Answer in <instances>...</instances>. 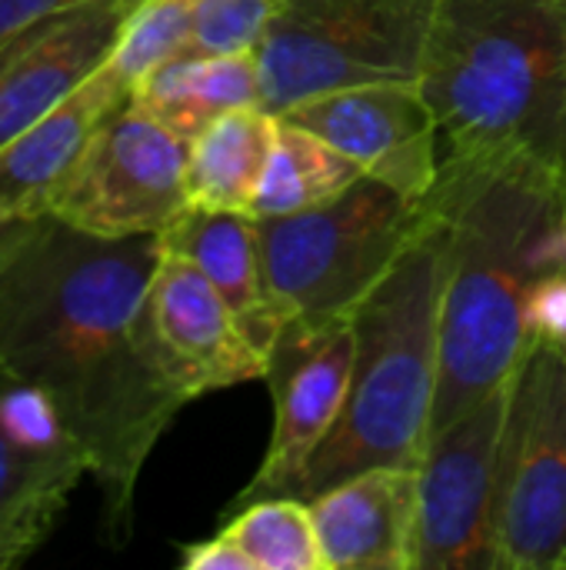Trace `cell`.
<instances>
[{
    "mask_svg": "<svg viewBox=\"0 0 566 570\" xmlns=\"http://www.w3.org/2000/svg\"><path fill=\"white\" fill-rule=\"evenodd\" d=\"M160 254V234L97 237L53 214L0 234V364L83 448L113 548L130 538L143 464L190 404L147 327Z\"/></svg>",
    "mask_w": 566,
    "mask_h": 570,
    "instance_id": "obj_1",
    "label": "cell"
},
{
    "mask_svg": "<svg viewBox=\"0 0 566 570\" xmlns=\"http://www.w3.org/2000/svg\"><path fill=\"white\" fill-rule=\"evenodd\" d=\"M564 187L520 160L440 157L430 200L450 220L440 381L430 434L510 384L527 347V291L560 264Z\"/></svg>",
    "mask_w": 566,
    "mask_h": 570,
    "instance_id": "obj_2",
    "label": "cell"
},
{
    "mask_svg": "<svg viewBox=\"0 0 566 570\" xmlns=\"http://www.w3.org/2000/svg\"><path fill=\"white\" fill-rule=\"evenodd\" d=\"M420 87L444 157L520 160L566 190V0H440Z\"/></svg>",
    "mask_w": 566,
    "mask_h": 570,
    "instance_id": "obj_3",
    "label": "cell"
},
{
    "mask_svg": "<svg viewBox=\"0 0 566 570\" xmlns=\"http://www.w3.org/2000/svg\"><path fill=\"white\" fill-rule=\"evenodd\" d=\"M447 264L450 220L434 204L430 224L350 314L357 344L350 391L334 431L297 478L294 498L310 501L367 468L420 464L440 381Z\"/></svg>",
    "mask_w": 566,
    "mask_h": 570,
    "instance_id": "obj_4",
    "label": "cell"
},
{
    "mask_svg": "<svg viewBox=\"0 0 566 570\" xmlns=\"http://www.w3.org/2000/svg\"><path fill=\"white\" fill-rule=\"evenodd\" d=\"M434 204L360 177L324 207L257 217L274 294L300 321L350 317L430 224Z\"/></svg>",
    "mask_w": 566,
    "mask_h": 570,
    "instance_id": "obj_5",
    "label": "cell"
},
{
    "mask_svg": "<svg viewBox=\"0 0 566 570\" xmlns=\"http://www.w3.org/2000/svg\"><path fill=\"white\" fill-rule=\"evenodd\" d=\"M440 0H287L267 30L260 63L264 107H287L337 87L420 80Z\"/></svg>",
    "mask_w": 566,
    "mask_h": 570,
    "instance_id": "obj_6",
    "label": "cell"
},
{
    "mask_svg": "<svg viewBox=\"0 0 566 570\" xmlns=\"http://www.w3.org/2000/svg\"><path fill=\"white\" fill-rule=\"evenodd\" d=\"M497 568L566 570V351L527 341L500 444Z\"/></svg>",
    "mask_w": 566,
    "mask_h": 570,
    "instance_id": "obj_7",
    "label": "cell"
},
{
    "mask_svg": "<svg viewBox=\"0 0 566 570\" xmlns=\"http://www.w3.org/2000/svg\"><path fill=\"white\" fill-rule=\"evenodd\" d=\"M187 137L120 104L53 200V217L97 237L163 234L187 207Z\"/></svg>",
    "mask_w": 566,
    "mask_h": 570,
    "instance_id": "obj_8",
    "label": "cell"
},
{
    "mask_svg": "<svg viewBox=\"0 0 566 570\" xmlns=\"http://www.w3.org/2000/svg\"><path fill=\"white\" fill-rule=\"evenodd\" d=\"M507 404L510 384L427 438L417 464V570H500L497 491Z\"/></svg>",
    "mask_w": 566,
    "mask_h": 570,
    "instance_id": "obj_9",
    "label": "cell"
},
{
    "mask_svg": "<svg viewBox=\"0 0 566 570\" xmlns=\"http://www.w3.org/2000/svg\"><path fill=\"white\" fill-rule=\"evenodd\" d=\"M354 324L294 317L267 351L264 381L274 397V434L267 454L230 508L257 498L290 494L324 438L334 431L354 371Z\"/></svg>",
    "mask_w": 566,
    "mask_h": 570,
    "instance_id": "obj_10",
    "label": "cell"
},
{
    "mask_svg": "<svg viewBox=\"0 0 566 570\" xmlns=\"http://www.w3.org/2000/svg\"><path fill=\"white\" fill-rule=\"evenodd\" d=\"M83 478L87 454L53 404L0 364V570L50 541Z\"/></svg>",
    "mask_w": 566,
    "mask_h": 570,
    "instance_id": "obj_11",
    "label": "cell"
},
{
    "mask_svg": "<svg viewBox=\"0 0 566 570\" xmlns=\"http://www.w3.org/2000/svg\"><path fill=\"white\" fill-rule=\"evenodd\" d=\"M280 117L314 130L410 200H427L440 177V124L420 80H374L314 94Z\"/></svg>",
    "mask_w": 566,
    "mask_h": 570,
    "instance_id": "obj_12",
    "label": "cell"
},
{
    "mask_svg": "<svg viewBox=\"0 0 566 570\" xmlns=\"http://www.w3.org/2000/svg\"><path fill=\"white\" fill-rule=\"evenodd\" d=\"M147 327L163 374L187 401L260 381L267 371L207 274L167 247L147 291Z\"/></svg>",
    "mask_w": 566,
    "mask_h": 570,
    "instance_id": "obj_13",
    "label": "cell"
},
{
    "mask_svg": "<svg viewBox=\"0 0 566 570\" xmlns=\"http://www.w3.org/2000/svg\"><path fill=\"white\" fill-rule=\"evenodd\" d=\"M137 3L83 0L0 40V147L107 63Z\"/></svg>",
    "mask_w": 566,
    "mask_h": 570,
    "instance_id": "obj_14",
    "label": "cell"
},
{
    "mask_svg": "<svg viewBox=\"0 0 566 570\" xmlns=\"http://www.w3.org/2000/svg\"><path fill=\"white\" fill-rule=\"evenodd\" d=\"M324 570H417V468L380 464L310 498Z\"/></svg>",
    "mask_w": 566,
    "mask_h": 570,
    "instance_id": "obj_15",
    "label": "cell"
},
{
    "mask_svg": "<svg viewBox=\"0 0 566 570\" xmlns=\"http://www.w3.org/2000/svg\"><path fill=\"white\" fill-rule=\"evenodd\" d=\"M130 100V87L103 63L67 100L0 147V230L53 210L100 124Z\"/></svg>",
    "mask_w": 566,
    "mask_h": 570,
    "instance_id": "obj_16",
    "label": "cell"
},
{
    "mask_svg": "<svg viewBox=\"0 0 566 570\" xmlns=\"http://www.w3.org/2000/svg\"><path fill=\"white\" fill-rule=\"evenodd\" d=\"M160 244L193 261L207 281L230 304L250 344L267 357L277 334L294 321L270 287L257 217L247 210L187 207L163 234Z\"/></svg>",
    "mask_w": 566,
    "mask_h": 570,
    "instance_id": "obj_17",
    "label": "cell"
},
{
    "mask_svg": "<svg viewBox=\"0 0 566 570\" xmlns=\"http://www.w3.org/2000/svg\"><path fill=\"white\" fill-rule=\"evenodd\" d=\"M180 137H197L217 117L264 107L257 53H180L150 70L130 94Z\"/></svg>",
    "mask_w": 566,
    "mask_h": 570,
    "instance_id": "obj_18",
    "label": "cell"
},
{
    "mask_svg": "<svg viewBox=\"0 0 566 570\" xmlns=\"http://www.w3.org/2000/svg\"><path fill=\"white\" fill-rule=\"evenodd\" d=\"M280 114L267 107H240L207 124L187 144V197L190 207L247 210L274 150Z\"/></svg>",
    "mask_w": 566,
    "mask_h": 570,
    "instance_id": "obj_19",
    "label": "cell"
},
{
    "mask_svg": "<svg viewBox=\"0 0 566 570\" xmlns=\"http://www.w3.org/2000/svg\"><path fill=\"white\" fill-rule=\"evenodd\" d=\"M360 177H364L360 167L350 157H344L334 144L280 117L277 140L267 157L264 177L257 184L250 214L254 217L304 214L330 204Z\"/></svg>",
    "mask_w": 566,
    "mask_h": 570,
    "instance_id": "obj_20",
    "label": "cell"
},
{
    "mask_svg": "<svg viewBox=\"0 0 566 570\" xmlns=\"http://www.w3.org/2000/svg\"><path fill=\"white\" fill-rule=\"evenodd\" d=\"M254 570H324V554L310 504L294 494L257 498L230 508L220 528Z\"/></svg>",
    "mask_w": 566,
    "mask_h": 570,
    "instance_id": "obj_21",
    "label": "cell"
},
{
    "mask_svg": "<svg viewBox=\"0 0 566 570\" xmlns=\"http://www.w3.org/2000/svg\"><path fill=\"white\" fill-rule=\"evenodd\" d=\"M287 0H193L183 53H257Z\"/></svg>",
    "mask_w": 566,
    "mask_h": 570,
    "instance_id": "obj_22",
    "label": "cell"
},
{
    "mask_svg": "<svg viewBox=\"0 0 566 570\" xmlns=\"http://www.w3.org/2000/svg\"><path fill=\"white\" fill-rule=\"evenodd\" d=\"M527 341H547L566 351V267L537 274L524 307Z\"/></svg>",
    "mask_w": 566,
    "mask_h": 570,
    "instance_id": "obj_23",
    "label": "cell"
},
{
    "mask_svg": "<svg viewBox=\"0 0 566 570\" xmlns=\"http://www.w3.org/2000/svg\"><path fill=\"white\" fill-rule=\"evenodd\" d=\"M180 568L183 570H254L247 554L224 534L217 531L207 541H193L180 548Z\"/></svg>",
    "mask_w": 566,
    "mask_h": 570,
    "instance_id": "obj_24",
    "label": "cell"
},
{
    "mask_svg": "<svg viewBox=\"0 0 566 570\" xmlns=\"http://www.w3.org/2000/svg\"><path fill=\"white\" fill-rule=\"evenodd\" d=\"M73 3H83V0H0V40H7L10 33H17L27 23L40 20L53 10L73 7Z\"/></svg>",
    "mask_w": 566,
    "mask_h": 570,
    "instance_id": "obj_25",
    "label": "cell"
},
{
    "mask_svg": "<svg viewBox=\"0 0 566 570\" xmlns=\"http://www.w3.org/2000/svg\"><path fill=\"white\" fill-rule=\"evenodd\" d=\"M557 240H560V264L566 267V194L564 207H560V220H557Z\"/></svg>",
    "mask_w": 566,
    "mask_h": 570,
    "instance_id": "obj_26",
    "label": "cell"
},
{
    "mask_svg": "<svg viewBox=\"0 0 566 570\" xmlns=\"http://www.w3.org/2000/svg\"><path fill=\"white\" fill-rule=\"evenodd\" d=\"M0 234H3V230H0Z\"/></svg>",
    "mask_w": 566,
    "mask_h": 570,
    "instance_id": "obj_27",
    "label": "cell"
}]
</instances>
